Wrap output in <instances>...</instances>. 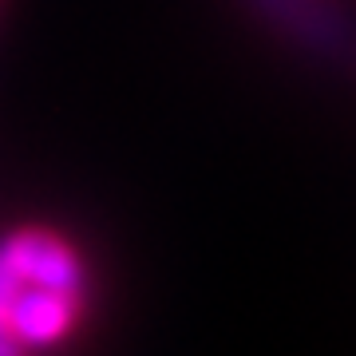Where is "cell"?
I'll return each mask as SVG.
<instances>
[{
	"mask_svg": "<svg viewBox=\"0 0 356 356\" xmlns=\"http://www.w3.org/2000/svg\"><path fill=\"white\" fill-rule=\"evenodd\" d=\"M4 257L16 266V273L28 285H44V289H60V293H79V261L56 234L48 229H20L8 242L0 245Z\"/></svg>",
	"mask_w": 356,
	"mask_h": 356,
	"instance_id": "6da1fadb",
	"label": "cell"
},
{
	"mask_svg": "<svg viewBox=\"0 0 356 356\" xmlns=\"http://www.w3.org/2000/svg\"><path fill=\"white\" fill-rule=\"evenodd\" d=\"M76 317V297L44 285H20V293L8 305V325L24 344H48L72 325Z\"/></svg>",
	"mask_w": 356,
	"mask_h": 356,
	"instance_id": "7a4b0ae2",
	"label": "cell"
},
{
	"mask_svg": "<svg viewBox=\"0 0 356 356\" xmlns=\"http://www.w3.org/2000/svg\"><path fill=\"white\" fill-rule=\"evenodd\" d=\"M0 356H24V341L16 337L4 317H0Z\"/></svg>",
	"mask_w": 356,
	"mask_h": 356,
	"instance_id": "3957f363",
	"label": "cell"
}]
</instances>
